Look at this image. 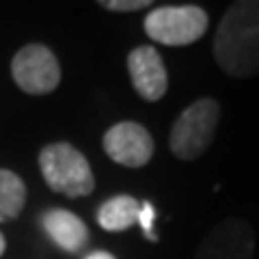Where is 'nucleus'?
Returning <instances> with one entry per match:
<instances>
[{"instance_id":"obj_1","label":"nucleus","mask_w":259,"mask_h":259,"mask_svg":"<svg viewBox=\"0 0 259 259\" xmlns=\"http://www.w3.org/2000/svg\"><path fill=\"white\" fill-rule=\"evenodd\" d=\"M214 59L231 78L259 74V0H240L227 9L214 37Z\"/></svg>"},{"instance_id":"obj_2","label":"nucleus","mask_w":259,"mask_h":259,"mask_svg":"<svg viewBox=\"0 0 259 259\" xmlns=\"http://www.w3.org/2000/svg\"><path fill=\"white\" fill-rule=\"evenodd\" d=\"M39 168L50 190L80 199L91 194L95 177L89 160L69 143H52L39 153Z\"/></svg>"},{"instance_id":"obj_3","label":"nucleus","mask_w":259,"mask_h":259,"mask_svg":"<svg viewBox=\"0 0 259 259\" xmlns=\"http://www.w3.org/2000/svg\"><path fill=\"white\" fill-rule=\"evenodd\" d=\"M218 119H221V106L212 97H203L190 104L171 127L168 147L173 156L186 162L203 156L214 141Z\"/></svg>"},{"instance_id":"obj_4","label":"nucleus","mask_w":259,"mask_h":259,"mask_svg":"<svg viewBox=\"0 0 259 259\" xmlns=\"http://www.w3.org/2000/svg\"><path fill=\"white\" fill-rule=\"evenodd\" d=\"M207 30V13L197 5L158 7L145 18L147 37L164 46H188Z\"/></svg>"},{"instance_id":"obj_5","label":"nucleus","mask_w":259,"mask_h":259,"mask_svg":"<svg viewBox=\"0 0 259 259\" xmlns=\"http://www.w3.org/2000/svg\"><path fill=\"white\" fill-rule=\"evenodd\" d=\"M13 80L28 95H48L61 84V65L54 52L41 44H30L13 56Z\"/></svg>"},{"instance_id":"obj_6","label":"nucleus","mask_w":259,"mask_h":259,"mask_svg":"<svg viewBox=\"0 0 259 259\" xmlns=\"http://www.w3.org/2000/svg\"><path fill=\"white\" fill-rule=\"evenodd\" d=\"M255 233L244 218H225L207 236L194 253V259H253Z\"/></svg>"},{"instance_id":"obj_7","label":"nucleus","mask_w":259,"mask_h":259,"mask_svg":"<svg viewBox=\"0 0 259 259\" xmlns=\"http://www.w3.org/2000/svg\"><path fill=\"white\" fill-rule=\"evenodd\" d=\"M153 139L147 127L134 121H121L104 134V151L106 156L127 168L145 166L153 158Z\"/></svg>"},{"instance_id":"obj_8","label":"nucleus","mask_w":259,"mask_h":259,"mask_svg":"<svg viewBox=\"0 0 259 259\" xmlns=\"http://www.w3.org/2000/svg\"><path fill=\"white\" fill-rule=\"evenodd\" d=\"M127 71L132 84L145 102H158L168 89L166 67L153 46H139L127 56Z\"/></svg>"},{"instance_id":"obj_9","label":"nucleus","mask_w":259,"mask_h":259,"mask_svg":"<svg viewBox=\"0 0 259 259\" xmlns=\"http://www.w3.org/2000/svg\"><path fill=\"white\" fill-rule=\"evenodd\" d=\"M41 225L50 240L65 253H80L89 244V229L84 221L69 209H48Z\"/></svg>"},{"instance_id":"obj_10","label":"nucleus","mask_w":259,"mask_h":259,"mask_svg":"<svg viewBox=\"0 0 259 259\" xmlns=\"http://www.w3.org/2000/svg\"><path fill=\"white\" fill-rule=\"evenodd\" d=\"M139 207L141 203L134 197L119 194V197H112L106 203H102V207L97 209V223H100L102 229L112 233L125 231L139 218Z\"/></svg>"},{"instance_id":"obj_11","label":"nucleus","mask_w":259,"mask_h":259,"mask_svg":"<svg viewBox=\"0 0 259 259\" xmlns=\"http://www.w3.org/2000/svg\"><path fill=\"white\" fill-rule=\"evenodd\" d=\"M26 203V186L13 171L0 168V223L11 221Z\"/></svg>"},{"instance_id":"obj_12","label":"nucleus","mask_w":259,"mask_h":259,"mask_svg":"<svg viewBox=\"0 0 259 259\" xmlns=\"http://www.w3.org/2000/svg\"><path fill=\"white\" fill-rule=\"evenodd\" d=\"M136 223L141 225V229L145 233V238L149 242H158V236H156V229H153V223H156V209L149 201H143L141 207H139V218Z\"/></svg>"},{"instance_id":"obj_13","label":"nucleus","mask_w":259,"mask_h":259,"mask_svg":"<svg viewBox=\"0 0 259 259\" xmlns=\"http://www.w3.org/2000/svg\"><path fill=\"white\" fill-rule=\"evenodd\" d=\"M100 7L108 11H119V13H125V11H139V9H147V7H153L149 0H102Z\"/></svg>"},{"instance_id":"obj_14","label":"nucleus","mask_w":259,"mask_h":259,"mask_svg":"<svg viewBox=\"0 0 259 259\" xmlns=\"http://www.w3.org/2000/svg\"><path fill=\"white\" fill-rule=\"evenodd\" d=\"M84 259H115V255H110L108 250H95V253L87 255Z\"/></svg>"},{"instance_id":"obj_15","label":"nucleus","mask_w":259,"mask_h":259,"mask_svg":"<svg viewBox=\"0 0 259 259\" xmlns=\"http://www.w3.org/2000/svg\"><path fill=\"white\" fill-rule=\"evenodd\" d=\"M5 248H7V242H5V236H3V233H0V255L5 253Z\"/></svg>"}]
</instances>
